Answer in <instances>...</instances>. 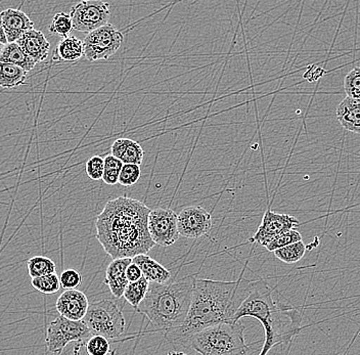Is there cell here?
<instances>
[{"instance_id":"1","label":"cell","mask_w":360,"mask_h":355,"mask_svg":"<svg viewBox=\"0 0 360 355\" xmlns=\"http://www.w3.org/2000/svg\"><path fill=\"white\" fill-rule=\"evenodd\" d=\"M150 209L143 202L119 197L107 202L96 220V237L105 252L115 258H134L157 246L148 228Z\"/></svg>"},{"instance_id":"2","label":"cell","mask_w":360,"mask_h":355,"mask_svg":"<svg viewBox=\"0 0 360 355\" xmlns=\"http://www.w3.org/2000/svg\"><path fill=\"white\" fill-rule=\"evenodd\" d=\"M249 284L250 280H244L243 275L235 282L195 280L188 316L179 328L164 334L166 340L186 348L195 333L224 321H233L236 310L248 295Z\"/></svg>"},{"instance_id":"3","label":"cell","mask_w":360,"mask_h":355,"mask_svg":"<svg viewBox=\"0 0 360 355\" xmlns=\"http://www.w3.org/2000/svg\"><path fill=\"white\" fill-rule=\"evenodd\" d=\"M272 294L274 289L264 280L250 282L248 295L233 316V321L254 318L262 323L265 341L261 355L269 354L276 345H287L302 329L300 310L276 300Z\"/></svg>"},{"instance_id":"4","label":"cell","mask_w":360,"mask_h":355,"mask_svg":"<svg viewBox=\"0 0 360 355\" xmlns=\"http://www.w3.org/2000/svg\"><path fill=\"white\" fill-rule=\"evenodd\" d=\"M195 275L166 283H150L146 297L137 311L150 321L153 329L167 333L177 329L186 321L195 290Z\"/></svg>"},{"instance_id":"5","label":"cell","mask_w":360,"mask_h":355,"mask_svg":"<svg viewBox=\"0 0 360 355\" xmlns=\"http://www.w3.org/2000/svg\"><path fill=\"white\" fill-rule=\"evenodd\" d=\"M245 327L238 321H224L205 328L191 337L186 348L202 355L249 354L244 337Z\"/></svg>"},{"instance_id":"6","label":"cell","mask_w":360,"mask_h":355,"mask_svg":"<svg viewBox=\"0 0 360 355\" xmlns=\"http://www.w3.org/2000/svg\"><path fill=\"white\" fill-rule=\"evenodd\" d=\"M83 321L92 335L108 339L119 338L125 331L126 321L118 305L112 300L96 301L89 304Z\"/></svg>"},{"instance_id":"7","label":"cell","mask_w":360,"mask_h":355,"mask_svg":"<svg viewBox=\"0 0 360 355\" xmlns=\"http://www.w3.org/2000/svg\"><path fill=\"white\" fill-rule=\"evenodd\" d=\"M91 336L84 321L69 320L60 314L47 327L45 343L47 351L60 354L68 344L76 342L77 345H85Z\"/></svg>"},{"instance_id":"8","label":"cell","mask_w":360,"mask_h":355,"mask_svg":"<svg viewBox=\"0 0 360 355\" xmlns=\"http://www.w3.org/2000/svg\"><path fill=\"white\" fill-rule=\"evenodd\" d=\"M123 33L115 25L108 23L87 33L83 40L84 57L89 62L108 60L122 46Z\"/></svg>"},{"instance_id":"9","label":"cell","mask_w":360,"mask_h":355,"mask_svg":"<svg viewBox=\"0 0 360 355\" xmlns=\"http://www.w3.org/2000/svg\"><path fill=\"white\" fill-rule=\"evenodd\" d=\"M70 15L75 30L89 33L109 23L111 6L103 0H81L72 6Z\"/></svg>"},{"instance_id":"10","label":"cell","mask_w":360,"mask_h":355,"mask_svg":"<svg viewBox=\"0 0 360 355\" xmlns=\"http://www.w3.org/2000/svg\"><path fill=\"white\" fill-rule=\"evenodd\" d=\"M179 214L170 208L150 210L148 228L153 241L157 246L169 247L179 239Z\"/></svg>"},{"instance_id":"11","label":"cell","mask_w":360,"mask_h":355,"mask_svg":"<svg viewBox=\"0 0 360 355\" xmlns=\"http://www.w3.org/2000/svg\"><path fill=\"white\" fill-rule=\"evenodd\" d=\"M180 237L198 240L205 237L212 229L211 213L200 206H190L182 209L179 214Z\"/></svg>"},{"instance_id":"12","label":"cell","mask_w":360,"mask_h":355,"mask_svg":"<svg viewBox=\"0 0 360 355\" xmlns=\"http://www.w3.org/2000/svg\"><path fill=\"white\" fill-rule=\"evenodd\" d=\"M299 226L300 222L296 217L289 214H281L267 209L257 231L253 238L250 239V242L258 243L265 247L281 233L289 229L298 228Z\"/></svg>"},{"instance_id":"13","label":"cell","mask_w":360,"mask_h":355,"mask_svg":"<svg viewBox=\"0 0 360 355\" xmlns=\"http://www.w3.org/2000/svg\"><path fill=\"white\" fill-rule=\"evenodd\" d=\"M89 307L87 296L76 289H69L63 292L56 303V311L60 316L73 321H82Z\"/></svg>"},{"instance_id":"14","label":"cell","mask_w":360,"mask_h":355,"mask_svg":"<svg viewBox=\"0 0 360 355\" xmlns=\"http://www.w3.org/2000/svg\"><path fill=\"white\" fill-rule=\"evenodd\" d=\"M1 20L8 42L17 41L22 35L34 28L29 15L15 8H8L1 12Z\"/></svg>"},{"instance_id":"15","label":"cell","mask_w":360,"mask_h":355,"mask_svg":"<svg viewBox=\"0 0 360 355\" xmlns=\"http://www.w3.org/2000/svg\"><path fill=\"white\" fill-rule=\"evenodd\" d=\"M132 258H115L105 271L103 283L109 287L110 292L115 298L123 297L124 291L128 285L126 269L131 264Z\"/></svg>"},{"instance_id":"16","label":"cell","mask_w":360,"mask_h":355,"mask_svg":"<svg viewBox=\"0 0 360 355\" xmlns=\"http://www.w3.org/2000/svg\"><path fill=\"white\" fill-rule=\"evenodd\" d=\"M15 42L37 64L44 62L49 57L51 44L41 31L35 30L34 28L31 29L30 31L22 35Z\"/></svg>"},{"instance_id":"17","label":"cell","mask_w":360,"mask_h":355,"mask_svg":"<svg viewBox=\"0 0 360 355\" xmlns=\"http://www.w3.org/2000/svg\"><path fill=\"white\" fill-rule=\"evenodd\" d=\"M336 116L344 129L360 134V100L344 98L338 105Z\"/></svg>"},{"instance_id":"18","label":"cell","mask_w":360,"mask_h":355,"mask_svg":"<svg viewBox=\"0 0 360 355\" xmlns=\"http://www.w3.org/2000/svg\"><path fill=\"white\" fill-rule=\"evenodd\" d=\"M111 154L123 164L141 165L145 158V150L137 141L130 138H118L112 143Z\"/></svg>"},{"instance_id":"19","label":"cell","mask_w":360,"mask_h":355,"mask_svg":"<svg viewBox=\"0 0 360 355\" xmlns=\"http://www.w3.org/2000/svg\"><path fill=\"white\" fill-rule=\"evenodd\" d=\"M132 262L139 265L143 276L150 283H166L171 278L170 271L164 265L153 259L148 254H139L132 258Z\"/></svg>"},{"instance_id":"20","label":"cell","mask_w":360,"mask_h":355,"mask_svg":"<svg viewBox=\"0 0 360 355\" xmlns=\"http://www.w3.org/2000/svg\"><path fill=\"white\" fill-rule=\"evenodd\" d=\"M84 56V44L82 40L73 35L62 37L56 46L53 60L62 63H76Z\"/></svg>"},{"instance_id":"21","label":"cell","mask_w":360,"mask_h":355,"mask_svg":"<svg viewBox=\"0 0 360 355\" xmlns=\"http://www.w3.org/2000/svg\"><path fill=\"white\" fill-rule=\"evenodd\" d=\"M0 62L11 63L17 65L27 72L31 71L37 63L29 57L17 42H8L4 46V51L0 55Z\"/></svg>"},{"instance_id":"22","label":"cell","mask_w":360,"mask_h":355,"mask_svg":"<svg viewBox=\"0 0 360 355\" xmlns=\"http://www.w3.org/2000/svg\"><path fill=\"white\" fill-rule=\"evenodd\" d=\"M28 72L26 70L11 64L0 62V87L2 89H15L26 83Z\"/></svg>"},{"instance_id":"23","label":"cell","mask_w":360,"mask_h":355,"mask_svg":"<svg viewBox=\"0 0 360 355\" xmlns=\"http://www.w3.org/2000/svg\"><path fill=\"white\" fill-rule=\"evenodd\" d=\"M148 286H150V282L146 280L145 276L135 282H129L124 291L123 297L136 310L141 301L146 297Z\"/></svg>"},{"instance_id":"24","label":"cell","mask_w":360,"mask_h":355,"mask_svg":"<svg viewBox=\"0 0 360 355\" xmlns=\"http://www.w3.org/2000/svg\"><path fill=\"white\" fill-rule=\"evenodd\" d=\"M306 250H307V246L302 241H298L287 245L283 248L276 249L274 253L281 262L287 264H292L302 259Z\"/></svg>"},{"instance_id":"25","label":"cell","mask_w":360,"mask_h":355,"mask_svg":"<svg viewBox=\"0 0 360 355\" xmlns=\"http://www.w3.org/2000/svg\"><path fill=\"white\" fill-rule=\"evenodd\" d=\"M27 269L31 278H37L56 273V265L51 258L45 256H34L27 262Z\"/></svg>"},{"instance_id":"26","label":"cell","mask_w":360,"mask_h":355,"mask_svg":"<svg viewBox=\"0 0 360 355\" xmlns=\"http://www.w3.org/2000/svg\"><path fill=\"white\" fill-rule=\"evenodd\" d=\"M122 167V161L119 160L114 155H108L105 157V170H103L101 181L108 186H115V184L119 183V176H120Z\"/></svg>"},{"instance_id":"27","label":"cell","mask_w":360,"mask_h":355,"mask_svg":"<svg viewBox=\"0 0 360 355\" xmlns=\"http://www.w3.org/2000/svg\"><path fill=\"white\" fill-rule=\"evenodd\" d=\"M31 285H32L34 289L37 290L40 293L46 294V295L55 294L62 288L60 287V278L56 273L32 278Z\"/></svg>"},{"instance_id":"28","label":"cell","mask_w":360,"mask_h":355,"mask_svg":"<svg viewBox=\"0 0 360 355\" xmlns=\"http://www.w3.org/2000/svg\"><path fill=\"white\" fill-rule=\"evenodd\" d=\"M73 29L71 15H70V13L62 12L53 15L51 23L49 25V31L51 33L60 35V37H67Z\"/></svg>"},{"instance_id":"29","label":"cell","mask_w":360,"mask_h":355,"mask_svg":"<svg viewBox=\"0 0 360 355\" xmlns=\"http://www.w3.org/2000/svg\"><path fill=\"white\" fill-rule=\"evenodd\" d=\"M86 354L89 355H105L111 352L109 339L101 335H92L85 343Z\"/></svg>"},{"instance_id":"30","label":"cell","mask_w":360,"mask_h":355,"mask_svg":"<svg viewBox=\"0 0 360 355\" xmlns=\"http://www.w3.org/2000/svg\"><path fill=\"white\" fill-rule=\"evenodd\" d=\"M298 241H302V237H301L300 233H299L296 228H292L285 231V233H281L278 237L274 238L272 241H270L269 244L265 246V248H266L269 252H274L276 249L283 248V247L287 246V245L292 244V243Z\"/></svg>"},{"instance_id":"31","label":"cell","mask_w":360,"mask_h":355,"mask_svg":"<svg viewBox=\"0 0 360 355\" xmlns=\"http://www.w3.org/2000/svg\"><path fill=\"white\" fill-rule=\"evenodd\" d=\"M344 89L349 98L360 100V67H355L346 75Z\"/></svg>"},{"instance_id":"32","label":"cell","mask_w":360,"mask_h":355,"mask_svg":"<svg viewBox=\"0 0 360 355\" xmlns=\"http://www.w3.org/2000/svg\"><path fill=\"white\" fill-rule=\"evenodd\" d=\"M141 165H137V164H123L120 176H119V183L123 186H134L141 179Z\"/></svg>"},{"instance_id":"33","label":"cell","mask_w":360,"mask_h":355,"mask_svg":"<svg viewBox=\"0 0 360 355\" xmlns=\"http://www.w3.org/2000/svg\"><path fill=\"white\" fill-rule=\"evenodd\" d=\"M105 170V158L92 156L85 163V172L92 181H101Z\"/></svg>"},{"instance_id":"34","label":"cell","mask_w":360,"mask_h":355,"mask_svg":"<svg viewBox=\"0 0 360 355\" xmlns=\"http://www.w3.org/2000/svg\"><path fill=\"white\" fill-rule=\"evenodd\" d=\"M60 282L64 290L77 289L82 283V276L75 269H66L60 275Z\"/></svg>"},{"instance_id":"35","label":"cell","mask_w":360,"mask_h":355,"mask_svg":"<svg viewBox=\"0 0 360 355\" xmlns=\"http://www.w3.org/2000/svg\"><path fill=\"white\" fill-rule=\"evenodd\" d=\"M126 276H127L128 282H135V280H139V278H143V271L139 269V265L132 262L126 269Z\"/></svg>"},{"instance_id":"36","label":"cell","mask_w":360,"mask_h":355,"mask_svg":"<svg viewBox=\"0 0 360 355\" xmlns=\"http://www.w3.org/2000/svg\"><path fill=\"white\" fill-rule=\"evenodd\" d=\"M0 42L4 44H8V38L4 32V26H2L1 13H0Z\"/></svg>"},{"instance_id":"37","label":"cell","mask_w":360,"mask_h":355,"mask_svg":"<svg viewBox=\"0 0 360 355\" xmlns=\"http://www.w3.org/2000/svg\"><path fill=\"white\" fill-rule=\"evenodd\" d=\"M4 46H6V44H1V42H0V55H1L2 51H4Z\"/></svg>"}]
</instances>
